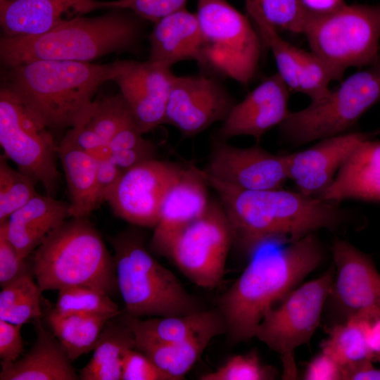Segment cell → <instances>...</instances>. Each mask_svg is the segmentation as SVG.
Wrapping results in <instances>:
<instances>
[{"label":"cell","instance_id":"1","mask_svg":"<svg viewBox=\"0 0 380 380\" xmlns=\"http://www.w3.org/2000/svg\"><path fill=\"white\" fill-rule=\"evenodd\" d=\"M219 196L232 229L233 244L252 255L267 243L296 241L343 220L337 202L282 189L248 191L207 176Z\"/></svg>","mask_w":380,"mask_h":380},{"label":"cell","instance_id":"2","mask_svg":"<svg viewBox=\"0 0 380 380\" xmlns=\"http://www.w3.org/2000/svg\"><path fill=\"white\" fill-rule=\"evenodd\" d=\"M267 243L251 255L250 261L220 298L221 314L234 343L255 337L265 315L281 301L324 258L314 233L287 243Z\"/></svg>","mask_w":380,"mask_h":380},{"label":"cell","instance_id":"3","mask_svg":"<svg viewBox=\"0 0 380 380\" xmlns=\"http://www.w3.org/2000/svg\"><path fill=\"white\" fill-rule=\"evenodd\" d=\"M110 63L39 60L11 68L8 87L49 128L73 127L92 108Z\"/></svg>","mask_w":380,"mask_h":380},{"label":"cell","instance_id":"4","mask_svg":"<svg viewBox=\"0 0 380 380\" xmlns=\"http://www.w3.org/2000/svg\"><path fill=\"white\" fill-rule=\"evenodd\" d=\"M114 10L101 16L74 18L39 35L4 36L1 61L9 68L39 60L90 62L132 48L139 36L140 18Z\"/></svg>","mask_w":380,"mask_h":380},{"label":"cell","instance_id":"5","mask_svg":"<svg viewBox=\"0 0 380 380\" xmlns=\"http://www.w3.org/2000/svg\"><path fill=\"white\" fill-rule=\"evenodd\" d=\"M32 270L43 291L84 286L110 296L118 290L113 255L87 218L51 232L35 249Z\"/></svg>","mask_w":380,"mask_h":380},{"label":"cell","instance_id":"6","mask_svg":"<svg viewBox=\"0 0 380 380\" xmlns=\"http://www.w3.org/2000/svg\"><path fill=\"white\" fill-rule=\"evenodd\" d=\"M108 240L126 314L138 318L166 317L203 310L176 276L149 253L137 229H127Z\"/></svg>","mask_w":380,"mask_h":380},{"label":"cell","instance_id":"7","mask_svg":"<svg viewBox=\"0 0 380 380\" xmlns=\"http://www.w3.org/2000/svg\"><path fill=\"white\" fill-rule=\"evenodd\" d=\"M311 51L342 78L351 67L380 61V6L345 4L322 16H307L303 33Z\"/></svg>","mask_w":380,"mask_h":380},{"label":"cell","instance_id":"8","mask_svg":"<svg viewBox=\"0 0 380 380\" xmlns=\"http://www.w3.org/2000/svg\"><path fill=\"white\" fill-rule=\"evenodd\" d=\"M380 101V61L347 78L322 101L291 112L279 125L282 136L300 145L348 131Z\"/></svg>","mask_w":380,"mask_h":380},{"label":"cell","instance_id":"9","mask_svg":"<svg viewBox=\"0 0 380 380\" xmlns=\"http://www.w3.org/2000/svg\"><path fill=\"white\" fill-rule=\"evenodd\" d=\"M205 67L248 84L261 55L262 39L248 18L227 0H198Z\"/></svg>","mask_w":380,"mask_h":380},{"label":"cell","instance_id":"10","mask_svg":"<svg viewBox=\"0 0 380 380\" xmlns=\"http://www.w3.org/2000/svg\"><path fill=\"white\" fill-rule=\"evenodd\" d=\"M334 275L333 265L319 277L293 289L258 327L255 337L280 356L283 379H297L295 350L308 343L319 327Z\"/></svg>","mask_w":380,"mask_h":380},{"label":"cell","instance_id":"11","mask_svg":"<svg viewBox=\"0 0 380 380\" xmlns=\"http://www.w3.org/2000/svg\"><path fill=\"white\" fill-rule=\"evenodd\" d=\"M49 128L7 86L0 90V144L4 156L54 196L58 144Z\"/></svg>","mask_w":380,"mask_h":380},{"label":"cell","instance_id":"12","mask_svg":"<svg viewBox=\"0 0 380 380\" xmlns=\"http://www.w3.org/2000/svg\"><path fill=\"white\" fill-rule=\"evenodd\" d=\"M232 244V229L223 207L210 201L205 213L173 239L165 257L193 283L212 289L224 276Z\"/></svg>","mask_w":380,"mask_h":380},{"label":"cell","instance_id":"13","mask_svg":"<svg viewBox=\"0 0 380 380\" xmlns=\"http://www.w3.org/2000/svg\"><path fill=\"white\" fill-rule=\"evenodd\" d=\"M184 168L156 158L144 162L122 173L106 202L120 219L154 228L165 197Z\"/></svg>","mask_w":380,"mask_h":380},{"label":"cell","instance_id":"14","mask_svg":"<svg viewBox=\"0 0 380 380\" xmlns=\"http://www.w3.org/2000/svg\"><path fill=\"white\" fill-rule=\"evenodd\" d=\"M235 101L216 79L204 75H175L164 122L184 137H192L217 122H223Z\"/></svg>","mask_w":380,"mask_h":380},{"label":"cell","instance_id":"15","mask_svg":"<svg viewBox=\"0 0 380 380\" xmlns=\"http://www.w3.org/2000/svg\"><path fill=\"white\" fill-rule=\"evenodd\" d=\"M174 76L170 67L150 60L110 63V80L118 86L142 134L163 124Z\"/></svg>","mask_w":380,"mask_h":380},{"label":"cell","instance_id":"16","mask_svg":"<svg viewBox=\"0 0 380 380\" xmlns=\"http://www.w3.org/2000/svg\"><path fill=\"white\" fill-rule=\"evenodd\" d=\"M204 173L216 180L248 191L282 189L288 179L285 155L259 145L239 148L218 139Z\"/></svg>","mask_w":380,"mask_h":380},{"label":"cell","instance_id":"17","mask_svg":"<svg viewBox=\"0 0 380 380\" xmlns=\"http://www.w3.org/2000/svg\"><path fill=\"white\" fill-rule=\"evenodd\" d=\"M372 134L346 132L320 139L314 146L285 155L288 179L298 191L318 196L333 182L339 168L357 146Z\"/></svg>","mask_w":380,"mask_h":380},{"label":"cell","instance_id":"18","mask_svg":"<svg viewBox=\"0 0 380 380\" xmlns=\"http://www.w3.org/2000/svg\"><path fill=\"white\" fill-rule=\"evenodd\" d=\"M290 92L277 72L265 78L242 101L234 104L218 131L219 139L246 135L259 141L289 114Z\"/></svg>","mask_w":380,"mask_h":380},{"label":"cell","instance_id":"19","mask_svg":"<svg viewBox=\"0 0 380 380\" xmlns=\"http://www.w3.org/2000/svg\"><path fill=\"white\" fill-rule=\"evenodd\" d=\"M208 186L203 170L184 168L162 205L150 242L155 253L165 256L173 239L205 213L210 202Z\"/></svg>","mask_w":380,"mask_h":380},{"label":"cell","instance_id":"20","mask_svg":"<svg viewBox=\"0 0 380 380\" xmlns=\"http://www.w3.org/2000/svg\"><path fill=\"white\" fill-rule=\"evenodd\" d=\"M335 275L329 296L350 315L380 307V272L372 260L350 243L336 240L332 247Z\"/></svg>","mask_w":380,"mask_h":380},{"label":"cell","instance_id":"21","mask_svg":"<svg viewBox=\"0 0 380 380\" xmlns=\"http://www.w3.org/2000/svg\"><path fill=\"white\" fill-rule=\"evenodd\" d=\"M97 9L102 7L96 0H5L0 23L4 36H34Z\"/></svg>","mask_w":380,"mask_h":380},{"label":"cell","instance_id":"22","mask_svg":"<svg viewBox=\"0 0 380 380\" xmlns=\"http://www.w3.org/2000/svg\"><path fill=\"white\" fill-rule=\"evenodd\" d=\"M149 43L150 61L171 68L189 60L205 67L204 40L198 17L185 8L156 22Z\"/></svg>","mask_w":380,"mask_h":380},{"label":"cell","instance_id":"23","mask_svg":"<svg viewBox=\"0 0 380 380\" xmlns=\"http://www.w3.org/2000/svg\"><path fill=\"white\" fill-rule=\"evenodd\" d=\"M317 197L380 201V141H361L339 168L331 184Z\"/></svg>","mask_w":380,"mask_h":380},{"label":"cell","instance_id":"24","mask_svg":"<svg viewBox=\"0 0 380 380\" xmlns=\"http://www.w3.org/2000/svg\"><path fill=\"white\" fill-rule=\"evenodd\" d=\"M70 217L69 203L48 194H37L12 213L3 224L22 258L35 250L53 230Z\"/></svg>","mask_w":380,"mask_h":380},{"label":"cell","instance_id":"25","mask_svg":"<svg viewBox=\"0 0 380 380\" xmlns=\"http://www.w3.org/2000/svg\"><path fill=\"white\" fill-rule=\"evenodd\" d=\"M36 340L15 362L1 366L0 380H79L66 350L54 336L34 319Z\"/></svg>","mask_w":380,"mask_h":380},{"label":"cell","instance_id":"26","mask_svg":"<svg viewBox=\"0 0 380 380\" xmlns=\"http://www.w3.org/2000/svg\"><path fill=\"white\" fill-rule=\"evenodd\" d=\"M224 332L226 327L222 319L180 342L160 343L134 334L135 348L146 355L170 380H179L184 379L210 341Z\"/></svg>","mask_w":380,"mask_h":380},{"label":"cell","instance_id":"27","mask_svg":"<svg viewBox=\"0 0 380 380\" xmlns=\"http://www.w3.org/2000/svg\"><path fill=\"white\" fill-rule=\"evenodd\" d=\"M58 158L64 172L70 217L85 219L95 210L98 160L65 136L58 144Z\"/></svg>","mask_w":380,"mask_h":380},{"label":"cell","instance_id":"28","mask_svg":"<svg viewBox=\"0 0 380 380\" xmlns=\"http://www.w3.org/2000/svg\"><path fill=\"white\" fill-rule=\"evenodd\" d=\"M135 348L133 331L120 315L105 324L89 362L80 370L81 380H121L125 353Z\"/></svg>","mask_w":380,"mask_h":380},{"label":"cell","instance_id":"29","mask_svg":"<svg viewBox=\"0 0 380 380\" xmlns=\"http://www.w3.org/2000/svg\"><path fill=\"white\" fill-rule=\"evenodd\" d=\"M120 317L134 334L165 343L186 340L223 319L218 310H206L184 315L155 317L146 319L132 317L126 313H121Z\"/></svg>","mask_w":380,"mask_h":380},{"label":"cell","instance_id":"30","mask_svg":"<svg viewBox=\"0 0 380 380\" xmlns=\"http://www.w3.org/2000/svg\"><path fill=\"white\" fill-rule=\"evenodd\" d=\"M116 316L110 313L61 314L53 309L46 320L72 362L94 350L105 324Z\"/></svg>","mask_w":380,"mask_h":380},{"label":"cell","instance_id":"31","mask_svg":"<svg viewBox=\"0 0 380 380\" xmlns=\"http://www.w3.org/2000/svg\"><path fill=\"white\" fill-rule=\"evenodd\" d=\"M327 332L328 336L322 343V351L341 366L369 359L364 331L355 314L350 315L343 323L331 327Z\"/></svg>","mask_w":380,"mask_h":380},{"label":"cell","instance_id":"32","mask_svg":"<svg viewBox=\"0 0 380 380\" xmlns=\"http://www.w3.org/2000/svg\"><path fill=\"white\" fill-rule=\"evenodd\" d=\"M248 16L262 22L277 32L303 34L307 15L300 0H245Z\"/></svg>","mask_w":380,"mask_h":380},{"label":"cell","instance_id":"33","mask_svg":"<svg viewBox=\"0 0 380 380\" xmlns=\"http://www.w3.org/2000/svg\"><path fill=\"white\" fill-rule=\"evenodd\" d=\"M135 120L124 125L108 144L110 158L123 171L156 158V146L143 137Z\"/></svg>","mask_w":380,"mask_h":380},{"label":"cell","instance_id":"34","mask_svg":"<svg viewBox=\"0 0 380 380\" xmlns=\"http://www.w3.org/2000/svg\"><path fill=\"white\" fill-rule=\"evenodd\" d=\"M134 119L128 104L118 94L95 99L91 111L79 125L92 130L108 144L124 125Z\"/></svg>","mask_w":380,"mask_h":380},{"label":"cell","instance_id":"35","mask_svg":"<svg viewBox=\"0 0 380 380\" xmlns=\"http://www.w3.org/2000/svg\"><path fill=\"white\" fill-rule=\"evenodd\" d=\"M37 182L18 169L12 168L4 155L0 157V224L38 194Z\"/></svg>","mask_w":380,"mask_h":380},{"label":"cell","instance_id":"36","mask_svg":"<svg viewBox=\"0 0 380 380\" xmlns=\"http://www.w3.org/2000/svg\"><path fill=\"white\" fill-rule=\"evenodd\" d=\"M341 77L312 51L300 49L298 92L308 96L311 103L324 99L330 93L329 84Z\"/></svg>","mask_w":380,"mask_h":380},{"label":"cell","instance_id":"37","mask_svg":"<svg viewBox=\"0 0 380 380\" xmlns=\"http://www.w3.org/2000/svg\"><path fill=\"white\" fill-rule=\"evenodd\" d=\"M262 42L274 56L277 73L291 91L298 92V70L300 49L291 44L279 35V32L262 22H255Z\"/></svg>","mask_w":380,"mask_h":380},{"label":"cell","instance_id":"38","mask_svg":"<svg viewBox=\"0 0 380 380\" xmlns=\"http://www.w3.org/2000/svg\"><path fill=\"white\" fill-rule=\"evenodd\" d=\"M53 310L61 314L110 313L122 312L110 296L84 286H71L58 290Z\"/></svg>","mask_w":380,"mask_h":380},{"label":"cell","instance_id":"39","mask_svg":"<svg viewBox=\"0 0 380 380\" xmlns=\"http://www.w3.org/2000/svg\"><path fill=\"white\" fill-rule=\"evenodd\" d=\"M274 378L273 369L263 365L252 351L229 357L216 370L201 375V380H267Z\"/></svg>","mask_w":380,"mask_h":380},{"label":"cell","instance_id":"40","mask_svg":"<svg viewBox=\"0 0 380 380\" xmlns=\"http://www.w3.org/2000/svg\"><path fill=\"white\" fill-rule=\"evenodd\" d=\"M187 0H116L102 1V8L129 10L141 19L155 23L185 8Z\"/></svg>","mask_w":380,"mask_h":380},{"label":"cell","instance_id":"41","mask_svg":"<svg viewBox=\"0 0 380 380\" xmlns=\"http://www.w3.org/2000/svg\"><path fill=\"white\" fill-rule=\"evenodd\" d=\"M25 259L19 255L17 250L8 239L4 225L0 224V286L1 288L33 271L30 270Z\"/></svg>","mask_w":380,"mask_h":380},{"label":"cell","instance_id":"42","mask_svg":"<svg viewBox=\"0 0 380 380\" xmlns=\"http://www.w3.org/2000/svg\"><path fill=\"white\" fill-rule=\"evenodd\" d=\"M121 380H170L153 362L136 348L127 350L122 357Z\"/></svg>","mask_w":380,"mask_h":380},{"label":"cell","instance_id":"43","mask_svg":"<svg viewBox=\"0 0 380 380\" xmlns=\"http://www.w3.org/2000/svg\"><path fill=\"white\" fill-rule=\"evenodd\" d=\"M43 291L39 285L20 297L0 319L23 326L42 315L40 297Z\"/></svg>","mask_w":380,"mask_h":380},{"label":"cell","instance_id":"44","mask_svg":"<svg viewBox=\"0 0 380 380\" xmlns=\"http://www.w3.org/2000/svg\"><path fill=\"white\" fill-rule=\"evenodd\" d=\"M21 327L0 319V358L1 366L10 365L23 353Z\"/></svg>","mask_w":380,"mask_h":380},{"label":"cell","instance_id":"45","mask_svg":"<svg viewBox=\"0 0 380 380\" xmlns=\"http://www.w3.org/2000/svg\"><path fill=\"white\" fill-rule=\"evenodd\" d=\"M355 314L361 322L369 357L373 362L380 360V307H372Z\"/></svg>","mask_w":380,"mask_h":380},{"label":"cell","instance_id":"46","mask_svg":"<svg viewBox=\"0 0 380 380\" xmlns=\"http://www.w3.org/2000/svg\"><path fill=\"white\" fill-rule=\"evenodd\" d=\"M65 136L78 148L97 160L110 157V151L108 144L103 142L95 132L83 125L71 127Z\"/></svg>","mask_w":380,"mask_h":380},{"label":"cell","instance_id":"47","mask_svg":"<svg viewBox=\"0 0 380 380\" xmlns=\"http://www.w3.org/2000/svg\"><path fill=\"white\" fill-rule=\"evenodd\" d=\"M123 172L110 157L98 160L96 192L97 208L106 201L108 193Z\"/></svg>","mask_w":380,"mask_h":380},{"label":"cell","instance_id":"48","mask_svg":"<svg viewBox=\"0 0 380 380\" xmlns=\"http://www.w3.org/2000/svg\"><path fill=\"white\" fill-rule=\"evenodd\" d=\"M304 379L307 380L342 379L341 366L331 357L322 351L308 363Z\"/></svg>","mask_w":380,"mask_h":380},{"label":"cell","instance_id":"49","mask_svg":"<svg viewBox=\"0 0 380 380\" xmlns=\"http://www.w3.org/2000/svg\"><path fill=\"white\" fill-rule=\"evenodd\" d=\"M373 361L365 359L341 366L343 380H380V369L373 365Z\"/></svg>","mask_w":380,"mask_h":380},{"label":"cell","instance_id":"50","mask_svg":"<svg viewBox=\"0 0 380 380\" xmlns=\"http://www.w3.org/2000/svg\"><path fill=\"white\" fill-rule=\"evenodd\" d=\"M307 16H322L331 13L346 3L344 0H300Z\"/></svg>","mask_w":380,"mask_h":380},{"label":"cell","instance_id":"51","mask_svg":"<svg viewBox=\"0 0 380 380\" xmlns=\"http://www.w3.org/2000/svg\"><path fill=\"white\" fill-rule=\"evenodd\" d=\"M5 1V0H0V1Z\"/></svg>","mask_w":380,"mask_h":380}]
</instances>
